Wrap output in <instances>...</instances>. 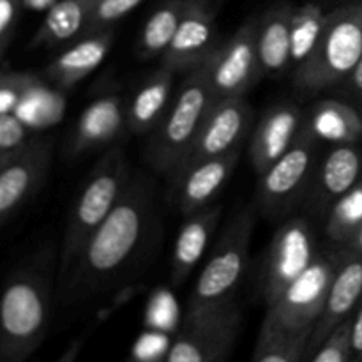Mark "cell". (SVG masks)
<instances>
[{
  "instance_id": "obj_1",
  "label": "cell",
  "mask_w": 362,
  "mask_h": 362,
  "mask_svg": "<svg viewBox=\"0 0 362 362\" xmlns=\"http://www.w3.org/2000/svg\"><path fill=\"white\" fill-rule=\"evenodd\" d=\"M154 223V186L144 175L131 177L120 200L88 239L71 274L59 286L60 297L78 303L101 293L140 255Z\"/></svg>"
},
{
  "instance_id": "obj_2",
  "label": "cell",
  "mask_w": 362,
  "mask_h": 362,
  "mask_svg": "<svg viewBox=\"0 0 362 362\" xmlns=\"http://www.w3.org/2000/svg\"><path fill=\"white\" fill-rule=\"evenodd\" d=\"M52 264L46 258L21 265L0 293V362H23L48 334L52 310Z\"/></svg>"
},
{
  "instance_id": "obj_3",
  "label": "cell",
  "mask_w": 362,
  "mask_h": 362,
  "mask_svg": "<svg viewBox=\"0 0 362 362\" xmlns=\"http://www.w3.org/2000/svg\"><path fill=\"white\" fill-rule=\"evenodd\" d=\"M129 163L126 152L120 147H112L99 158L88 173L76 202L67 216L60 246L57 281L59 286L67 279L88 239L94 235L101 223L108 218L112 209L122 197L129 184Z\"/></svg>"
},
{
  "instance_id": "obj_4",
  "label": "cell",
  "mask_w": 362,
  "mask_h": 362,
  "mask_svg": "<svg viewBox=\"0 0 362 362\" xmlns=\"http://www.w3.org/2000/svg\"><path fill=\"white\" fill-rule=\"evenodd\" d=\"M362 57V0H346L325 13L320 35L310 55L293 71V83L320 92L341 83Z\"/></svg>"
},
{
  "instance_id": "obj_5",
  "label": "cell",
  "mask_w": 362,
  "mask_h": 362,
  "mask_svg": "<svg viewBox=\"0 0 362 362\" xmlns=\"http://www.w3.org/2000/svg\"><path fill=\"white\" fill-rule=\"evenodd\" d=\"M212 103L214 98L202 66L189 71L147 145L145 156L156 172L170 175L179 166L193 145Z\"/></svg>"
},
{
  "instance_id": "obj_6",
  "label": "cell",
  "mask_w": 362,
  "mask_h": 362,
  "mask_svg": "<svg viewBox=\"0 0 362 362\" xmlns=\"http://www.w3.org/2000/svg\"><path fill=\"white\" fill-rule=\"evenodd\" d=\"M253 228V207L243 209L230 221L198 274L186 313H198L232 303L246 272Z\"/></svg>"
},
{
  "instance_id": "obj_7",
  "label": "cell",
  "mask_w": 362,
  "mask_h": 362,
  "mask_svg": "<svg viewBox=\"0 0 362 362\" xmlns=\"http://www.w3.org/2000/svg\"><path fill=\"white\" fill-rule=\"evenodd\" d=\"M243 315L235 300L212 310L184 315L182 325L166 354L170 362H219L232 354Z\"/></svg>"
},
{
  "instance_id": "obj_8",
  "label": "cell",
  "mask_w": 362,
  "mask_h": 362,
  "mask_svg": "<svg viewBox=\"0 0 362 362\" xmlns=\"http://www.w3.org/2000/svg\"><path fill=\"white\" fill-rule=\"evenodd\" d=\"M339 260L341 253H317L310 267L290 283L274 303L269 304L262 324L292 331L315 327L324 311Z\"/></svg>"
},
{
  "instance_id": "obj_9",
  "label": "cell",
  "mask_w": 362,
  "mask_h": 362,
  "mask_svg": "<svg viewBox=\"0 0 362 362\" xmlns=\"http://www.w3.org/2000/svg\"><path fill=\"white\" fill-rule=\"evenodd\" d=\"M214 101L244 98L264 76L258 59V18L244 21L202 64Z\"/></svg>"
},
{
  "instance_id": "obj_10",
  "label": "cell",
  "mask_w": 362,
  "mask_h": 362,
  "mask_svg": "<svg viewBox=\"0 0 362 362\" xmlns=\"http://www.w3.org/2000/svg\"><path fill=\"white\" fill-rule=\"evenodd\" d=\"M315 170V140L300 131L296 144L264 173L257 191L262 214L281 218L292 209Z\"/></svg>"
},
{
  "instance_id": "obj_11",
  "label": "cell",
  "mask_w": 362,
  "mask_h": 362,
  "mask_svg": "<svg viewBox=\"0 0 362 362\" xmlns=\"http://www.w3.org/2000/svg\"><path fill=\"white\" fill-rule=\"evenodd\" d=\"M315 257V233L310 223L300 218L283 223L272 237L264 267L265 304L274 303L283 290L310 267Z\"/></svg>"
},
{
  "instance_id": "obj_12",
  "label": "cell",
  "mask_w": 362,
  "mask_h": 362,
  "mask_svg": "<svg viewBox=\"0 0 362 362\" xmlns=\"http://www.w3.org/2000/svg\"><path fill=\"white\" fill-rule=\"evenodd\" d=\"M53 159L52 138L34 140L13 161L0 168V228L37 193Z\"/></svg>"
},
{
  "instance_id": "obj_13",
  "label": "cell",
  "mask_w": 362,
  "mask_h": 362,
  "mask_svg": "<svg viewBox=\"0 0 362 362\" xmlns=\"http://www.w3.org/2000/svg\"><path fill=\"white\" fill-rule=\"evenodd\" d=\"M250 124L251 106L244 98L214 101L193 145L173 172L194 161H200V159L214 158V156H221L239 148L250 129Z\"/></svg>"
},
{
  "instance_id": "obj_14",
  "label": "cell",
  "mask_w": 362,
  "mask_h": 362,
  "mask_svg": "<svg viewBox=\"0 0 362 362\" xmlns=\"http://www.w3.org/2000/svg\"><path fill=\"white\" fill-rule=\"evenodd\" d=\"M216 37V14L207 0H187L179 28L161 55V67L175 74L197 69L218 48Z\"/></svg>"
},
{
  "instance_id": "obj_15",
  "label": "cell",
  "mask_w": 362,
  "mask_h": 362,
  "mask_svg": "<svg viewBox=\"0 0 362 362\" xmlns=\"http://www.w3.org/2000/svg\"><path fill=\"white\" fill-rule=\"evenodd\" d=\"M240 159V147L226 154L200 159L182 166L172 175V193L184 216L211 205V200L225 187Z\"/></svg>"
},
{
  "instance_id": "obj_16",
  "label": "cell",
  "mask_w": 362,
  "mask_h": 362,
  "mask_svg": "<svg viewBox=\"0 0 362 362\" xmlns=\"http://www.w3.org/2000/svg\"><path fill=\"white\" fill-rule=\"evenodd\" d=\"M343 250V247H341ZM362 299V253L341 251V260L332 278L324 311L315 324L306 359L322 345L329 332L356 313Z\"/></svg>"
},
{
  "instance_id": "obj_17",
  "label": "cell",
  "mask_w": 362,
  "mask_h": 362,
  "mask_svg": "<svg viewBox=\"0 0 362 362\" xmlns=\"http://www.w3.org/2000/svg\"><path fill=\"white\" fill-rule=\"evenodd\" d=\"M362 152L354 144L334 145L325 154L313 175L311 207L317 212L329 209L357 182H361Z\"/></svg>"
},
{
  "instance_id": "obj_18",
  "label": "cell",
  "mask_w": 362,
  "mask_h": 362,
  "mask_svg": "<svg viewBox=\"0 0 362 362\" xmlns=\"http://www.w3.org/2000/svg\"><path fill=\"white\" fill-rule=\"evenodd\" d=\"M303 115L296 105H278L269 110L258 124L251 141V163L257 173H264L274 165L300 133Z\"/></svg>"
},
{
  "instance_id": "obj_19",
  "label": "cell",
  "mask_w": 362,
  "mask_h": 362,
  "mask_svg": "<svg viewBox=\"0 0 362 362\" xmlns=\"http://www.w3.org/2000/svg\"><path fill=\"white\" fill-rule=\"evenodd\" d=\"M113 28L81 35L73 46L60 53L46 67V78L60 90H71L92 73L110 53L113 46Z\"/></svg>"
},
{
  "instance_id": "obj_20",
  "label": "cell",
  "mask_w": 362,
  "mask_h": 362,
  "mask_svg": "<svg viewBox=\"0 0 362 362\" xmlns=\"http://www.w3.org/2000/svg\"><path fill=\"white\" fill-rule=\"evenodd\" d=\"M126 127V108L117 94H106L92 101L78 119L71 138L73 156L94 151L115 140Z\"/></svg>"
},
{
  "instance_id": "obj_21",
  "label": "cell",
  "mask_w": 362,
  "mask_h": 362,
  "mask_svg": "<svg viewBox=\"0 0 362 362\" xmlns=\"http://www.w3.org/2000/svg\"><path fill=\"white\" fill-rule=\"evenodd\" d=\"M219 218H221V207L218 205H209L186 216V221L180 226L173 246L172 267H170V279L173 286L182 285L194 267L200 264L214 235Z\"/></svg>"
},
{
  "instance_id": "obj_22",
  "label": "cell",
  "mask_w": 362,
  "mask_h": 362,
  "mask_svg": "<svg viewBox=\"0 0 362 362\" xmlns=\"http://www.w3.org/2000/svg\"><path fill=\"white\" fill-rule=\"evenodd\" d=\"M175 73L159 66L140 85L126 108V126L134 134H147L159 126L173 99Z\"/></svg>"
},
{
  "instance_id": "obj_23",
  "label": "cell",
  "mask_w": 362,
  "mask_h": 362,
  "mask_svg": "<svg viewBox=\"0 0 362 362\" xmlns=\"http://www.w3.org/2000/svg\"><path fill=\"white\" fill-rule=\"evenodd\" d=\"M293 6L276 4L258 18V59L262 73L279 74L290 66Z\"/></svg>"
},
{
  "instance_id": "obj_24",
  "label": "cell",
  "mask_w": 362,
  "mask_h": 362,
  "mask_svg": "<svg viewBox=\"0 0 362 362\" xmlns=\"http://www.w3.org/2000/svg\"><path fill=\"white\" fill-rule=\"evenodd\" d=\"M303 133L313 140L343 145L362 138V113L354 105L339 99H324L313 106Z\"/></svg>"
},
{
  "instance_id": "obj_25",
  "label": "cell",
  "mask_w": 362,
  "mask_h": 362,
  "mask_svg": "<svg viewBox=\"0 0 362 362\" xmlns=\"http://www.w3.org/2000/svg\"><path fill=\"white\" fill-rule=\"evenodd\" d=\"M99 0H59L34 35V46H57L81 37Z\"/></svg>"
},
{
  "instance_id": "obj_26",
  "label": "cell",
  "mask_w": 362,
  "mask_h": 362,
  "mask_svg": "<svg viewBox=\"0 0 362 362\" xmlns=\"http://www.w3.org/2000/svg\"><path fill=\"white\" fill-rule=\"evenodd\" d=\"M315 327L292 331L262 324L253 361L257 362H300L306 359Z\"/></svg>"
},
{
  "instance_id": "obj_27",
  "label": "cell",
  "mask_w": 362,
  "mask_h": 362,
  "mask_svg": "<svg viewBox=\"0 0 362 362\" xmlns=\"http://www.w3.org/2000/svg\"><path fill=\"white\" fill-rule=\"evenodd\" d=\"M187 0H165L145 21L140 34L138 53L144 60L161 59L172 42L180 20L186 11Z\"/></svg>"
},
{
  "instance_id": "obj_28",
  "label": "cell",
  "mask_w": 362,
  "mask_h": 362,
  "mask_svg": "<svg viewBox=\"0 0 362 362\" xmlns=\"http://www.w3.org/2000/svg\"><path fill=\"white\" fill-rule=\"evenodd\" d=\"M362 226V180L329 209L325 233L332 243L345 246Z\"/></svg>"
},
{
  "instance_id": "obj_29",
  "label": "cell",
  "mask_w": 362,
  "mask_h": 362,
  "mask_svg": "<svg viewBox=\"0 0 362 362\" xmlns=\"http://www.w3.org/2000/svg\"><path fill=\"white\" fill-rule=\"evenodd\" d=\"M325 13L317 4H304L300 7H293L292 14V55L290 64L296 67L306 59L313 49L322 25H324Z\"/></svg>"
},
{
  "instance_id": "obj_30",
  "label": "cell",
  "mask_w": 362,
  "mask_h": 362,
  "mask_svg": "<svg viewBox=\"0 0 362 362\" xmlns=\"http://www.w3.org/2000/svg\"><path fill=\"white\" fill-rule=\"evenodd\" d=\"M34 140L32 127H28L16 113L0 115V168L13 161L30 141Z\"/></svg>"
},
{
  "instance_id": "obj_31",
  "label": "cell",
  "mask_w": 362,
  "mask_h": 362,
  "mask_svg": "<svg viewBox=\"0 0 362 362\" xmlns=\"http://www.w3.org/2000/svg\"><path fill=\"white\" fill-rule=\"evenodd\" d=\"M352 320L354 315L336 325L322 345L310 356L311 362H349L354 359L352 343Z\"/></svg>"
},
{
  "instance_id": "obj_32",
  "label": "cell",
  "mask_w": 362,
  "mask_h": 362,
  "mask_svg": "<svg viewBox=\"0 0 362 362\" xmlns=\"http://www.w3.org/2000/svg\"><path fill=\"white\" fill-rule=\"evenodd\" d=\"M39 81L30 73H2L0 71V115L14 113L27 92Z\"/></svg>"
},
{
  "instance_id": "obj_33",
  "label": "cell",
  "mask_w": 362,
  "mask_h": 362,
  "mask_svg": "<svg viewBox=\"0 0 362 362\" xmlns=\"http://www.w3.org/2000/svg\"><path fill=\"white\" fill-rule=\"evenodd\" d=\"M141 2L144 0H99L83 35L113 28L126 14H129Z\"/></svg>"
},
{
  "instance_id": "obj_34",
  "label": "cell",
  "mask_w": 362,
  "mask_h": 362,
  "mask_svg": "<svg viewBox=\"0 0 362 362\" xmlns=\"http://www.w3.org/2000/svg\"><path fill=\"white\" fill-rule=\"evenodd\" d=\"M339 85H343L349 98H352V101L356 103L354 106L362 113V57L359 59V62H357V66L352 69V73Z\"/></svg>"
},
{
  "instance_id": "obj_35",
  "label": "cell",
  "mask_w": 362,
  "mask_h": 362,
  "mask_svg": "<svg viewBox=\"0 0 362 362\" xmlns=\"http://www.w3.org/2000/svg\"><path fill=\"white\" fill-rule=\"evenodd\" d=\"M18 0H0V39H9V30L16 20Z\"/></svg>"
},
{
  "instance_id": "obj_36",
  "label": "cell",
  "mask_w": 362,
  "mask_h": 362,
  "mask_svg": "<svg viewBox=\"0 0 362 362\" xmlns=\"http://www.w3.org/2000/svg\"><path fill=\"white\" fill-rule=\"evenodd\" d=\"M352 343H354V359H362V299L354 313L352 320Z\"/></svg>"
},
{
  "instance_id": "obj_37",
  "label": "cell",
  "mask_w": 362,
  "mask_h": 362,
  "mask_svg": "<svg viewBox=\"0 0 362 362\" xmlns=\"http://www.w3.org/2000/svg\"><path fill=\"white\" fill-rule=\"evenodd\" d=\"M341 247L346 251H352V253H362V226L359 228V232Z\"/></svg>"
},
{
  "instance_id": "obj_38",
  "label": "cell",
  "mask_w": 362,
  "mask_h": 362,
  "mask_svg": "<svg viewBox=\"0 0 362 362\" xmlns=\"http://www.w3.org/2000/svg\"><path fill=\"white\" fill-rule=\"evenodd\" d=\"M6 48H7V39H0V62H2L4 53H6Z\"/></svg>"
}]
</instances>
